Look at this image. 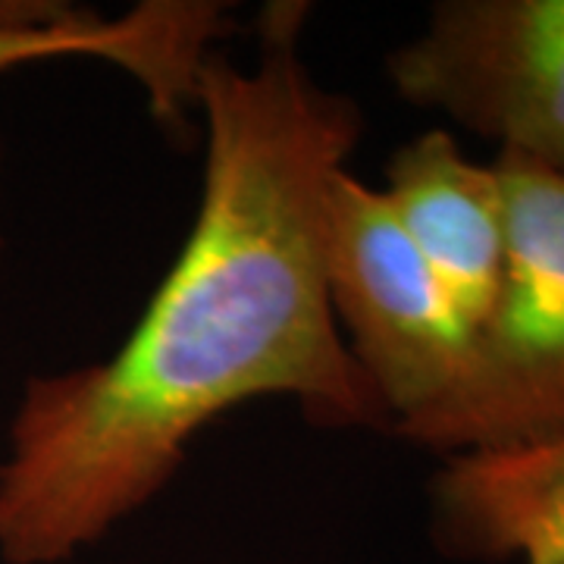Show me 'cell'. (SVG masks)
<instances>
[{"mask_svg":"<svg viewBox=\"0 0 564 564\" xmlns=\"http://www.w3.org/2000/svg\"><path fill=\"white\" fill-rule=\"evenodd\" d=\"M232 29L207 0H141L120 17L63 0H0V76L54 61H104L139 82L154 117L173 129L195 113V88L214 44Z\"/></svg>","mask_w":564,"mask_h":564,"instance_id":"obj_5","label":"cell"},{"mask_svg":"<svg viewBox=\"0 0 564 564\" xmlns=\"http://www.w3.org/2000/svg\"><path fill=\"white\" fill-rule=\"evenodd\" d=\"M430 533L462 562L564 564V440L445 458Z\"/></svg>","mask_w":564,"mask_h":564,"instance_id":"obj_7","label":"cell"},{"mask_svg":"<svg viewBox=\"0 0 564 564\" xmlns=\"http://www.w3.org/2000/svg\"><path fill=\"white\" fill-rule=\"evenodd\" d=\"M0 158H3V144H0Z\"/></svg>","mask_w":564,"mask_h":564,"instance_id":"obj_8","label":"cell"},{"mask_svg":"<svg viewBox=\"0 0 564 564\" xmlns=\"http://www.w3.org/2000/svg\"><path fill=\"white\" fill-rule=\"evenodd\" d=\"M386 69L404 101L564 170V0H443Z\"/></svg>","mask_w":564,"mask_h":564,"instance_id":"obj_4","label":"cell"},{"mask_svg":"<svg viewBox=\"0 0 564 564\" xmlns=\"http://www.w3.org/2000/svg\"><path fill=\"white\" fill-rule=\"evenodd\" d=\"M380 192L474 339L505 273V214L492 163L470 161L445 129H430L392 154Z\"/></svg>","mask_w":564,"mask_h":564,"instance_id":"obj_6","label":"cell"},{"mask_svg":"<svg viewBox=\"0 0 564 564\" xmlns=\"http://www.w3.org/2000/svg\"><path fill=\"white\" fill-rule=\"evenodd\" d=\"M304 3H270L251 66L214 51L198 214L135 329L104 361L29 377L0 458V562L63 564L176 477L220 414L280 395L329 430H389L323 273L333 176L361 107L314 79Z\"/></svg>","mask_w":564,"mask_h":564,"instance_id":"obj_1","label":"cell"},{"mask_svg":"<svg viewBox=\"0 0 564 564\" xmlns=\"http://www.w3.org/2000/svg\"><path fill=\"white\" fill-rule=\"evenodd\" d=\"M323 273L345 345L380 395L389 433L443 399L470 329L380 188L339 170L326 192Z\"/></svg>","mask_w":564,"mask_h":564,"instance_id":"obj_3","label":"cell"},{"mask_svg":"<svg viewBox=\"0 0 564 564\" xmlns=\"http://www.w3.org/2000/svg\"><path fill=\"white\" fill-rule=\"evenodd\" d=\"M505 273L455 386L392 430L430 452L474 455L564 440V170L499 151Z\"/></svg>","mask_w":564,"mask_h":564,"instance_id":"obj_2","label":"cell"}]
</instances>
